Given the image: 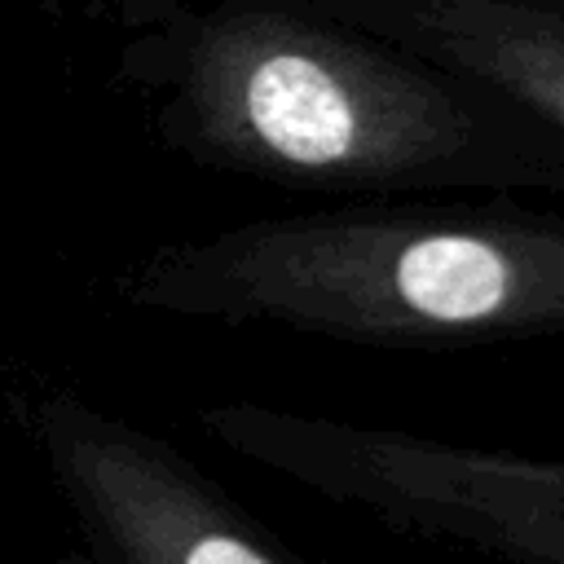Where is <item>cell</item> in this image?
<instances>
[{"mask_svg": "<svg viewBox=\"0 0 564 564\" xmlns=\"http://www.w3.org/2000/svg\"><path fill=\"white\" fill-rule=\"evenodd\" d=\"M132 308L308 335L463 348L564 330V216L524 207H344L154 251Z\"/></svg>", "mask_w": 564, "mask_h": 564, "instance_id": "6da1fadb", "label": "cell"}, {"mask_svg": "<svg viewBox=\"0 0 564 564\" xmlns=\"http://www.w3.org/2000/svg\"><path fill=\"white\" fill-rule=\"evenodd\" d=\"M176 132L207 159L282 185L449 181L489 159L485 115L432 70L291 13H212L185 44Z\"/></svg>", "mask_w": 564, "mask_h": 564, "instance_id": "7a4b0ae2", "label": "cell"}, {"mask_svg": "<svg viewBox=\"0 0 564 564\" xmlns=\"http://www.w3.org/2000/svg\"><path fill=\"white\" fill-rule=\"evenodd\" d=\"M198 423L238 458L401 533L507 564H564V458L256 401L207 405Z\"/></svg>", "mask_w": 564, "mask_h": 564, "instance_id": "3957f363", "label": "cell"}, {"mask_svg": "<svg viewBox=\"0 0 564 564\" xmlns=\"http://www.w3.org/2000/svg\"><path fill=\"white\" fill-rule=\"evenodd\" d=\"M31 436L75 516L119 564H304L167 441L79 397L31 405Z\"/></svg>", "mask_w": 564, "mask_h": 564, "instance_id": "277c9868", "label": "cell"}, {"mask_svg": "<svg viewBox=\"0 0 564 564\" xmlns=\"http://www.w3.org/2000/svg\"><path fill=\"white\" fill-rule=\"evenodd\" d=\"M405 40L564 137V9L542 0H414Z\"/></svg>", "mask_w": 564, "mask_h": 564, "instance_id": "5b68a950", "label": "cell"}, {"mask_svg": "<svg viewBox=\"0 0 564 564\" xmlns=\"http://www.w3.org/2000/svg\"><path fill=\"white\" fill-rule=\"evenodd\" d=\"M48 564H101V560H93V555H75V551H66V555H57V560H48Z\"/></svg>", "mask_w": 564, "mask_h": 564, "instance_id": "8992f818", "label": "cell"}]
</instances>
